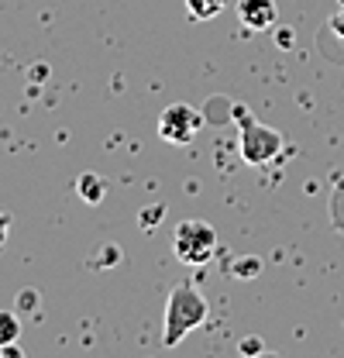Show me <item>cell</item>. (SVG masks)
Masks as SVG:
<instances>
[{
  "label": "cell",
  "mask_w": 344,
  "mask_h": 358,
  "mask_svg": "<svg viewBox=\"0 0 344 358\" xmlns=\"http://www.w3.org/2000/svg\"><path fill=\"white\" fill-rule=\"evenodd\" d=\"M224 7H227V0H186V10H189L196 21H214Z\"/></svg>",
  "instance_id": "8992f818"
},
{
  "label": "cell",
  "mask_w": 344,
  "mask_h": 358,
  "mask_svg": "<svg viewBox=\"0 0 344 358\" xmlns=\"http://www.w3.org/2000/svg\"><path fill=\"white\" fill-rule=\"evenodd\" d=\"M238 17L252 31H268L279 21V7L275 0H238Z\"/></svg>",
  "instance_id": "5b68a950"
},
{
  "label": "cell",
  "mask_w": 344,
  "mask_h": 358,
  "mask_svg": "<svg viewBox=\"0 0 344 358\" xmlns=\"http://www.w3.org/2000/svg\"><path fill=\"white\" fill-rule=\"evenodd\" d=\"M241 352H245V355H255V352H265V345L255 341V338H248V341H241Z\"/></svg>",
  "instance_id": "8fae6325"
},
{
  "label": "cell",
  "mask_w": 344,
  "mask_h": 358,
  "mask_svg": "<svg viewBox=\"0 0 344 358\" xmlns=\"http://www.w3.org/2000/svg\"><path fill=\"white\" fill-rule=\"evenodd\" d=\"M341 193H344V186H341Z\"/></svg>",
  "instance_id": "4fadbf2b"
},
{
  "label": "cell",
  "mask_w": 344,
  "mask_h": 358,
  "mask_svg": "<svg viewBox=\"0 0 344 358\" xmlns=\"http://www.w3.org/2000/svg\"><path fill=\"white\" fill-rule=\"evenodd\" d=\"M200 128H203V117H200V110L189 107V103H169V107L159 114V138L169 141V145L193 141Z\"/></svg>",
  "instance_id": "277c9868"
},
{
  "label": "cell",
  "mask_w": 344,
  "mask_h": 358,
  "mask_svg": "<svg viewBox=\"0 0 344 358\" xmlns=\"http://www.w3.org/2000/svg\"><path fill=\"white\" fill-rule=\"evenodd\" d=\"M210 317V303L207 296L189 286V282H179L172 286L169 293V303H166V320H162V345L166 348H175L189 331H196L203 320Z\"/></svg>",
  "instance_id": "6da1fadb"
},
{
  "label": "cell",
  "mask_w": 344,
  "mask_h": 358,
  "mask_svg": "<svg viewBox=\"0 0 344 358\" xmlns=\"http://www.w3.org/2000/svg\"><path fill=\"white\" fill-rule=\"evenodd\" d=\"M327 35H338V38H344V10H338V14L327 21Z\"/></svg>",
  "instance_id": "30bf717a"
},
{
  "label": "cell",
  "mask_w": 344,
  "mask_h": 358,
  "mask_svg": "<svg viewBox=\"0 0 344 358\" xmlns=\"http://www.w3.org/2000/svg\"><path fill=\"white\" fill-rule=\"evenodd\" d=\"M17 338H21V324H17V317H14L10 310H0V348L17 345Z\"/></svg>",
  "instance_id": "ba28073f"
},
{
  "label": "cell",
  "mask_w": 344,
  "mask_h": 358,
  "mask_svg": "<svg viewBox=\"0 0 344 358\" xmlns=\"http://www.w3.org/2000/svg\"><path fill=\"white\" fill-rule=\"evenodd\" d=\"M255 272H258V259H245V262L234 266V275H238V279H252Z\"/></svg>",
  "instance_id": "9c48e42d"
},
{
  "label": "cell",
  "mask_w": 344,
  "mask_h": 358,
  "mask_svg": "<svg viewBox=\"0 0 344 358\" xmlns=\"http://www.w3.org/2000/svg\"><path fill=\"white\" fill-rule=\"evenodd\" d=\"M172 252L186 266H207L217 255V231L200 217L179 221L172 231Z\"/></svg>",
  "instance_id": "7a4b0ae2"
},
{
  "label": "cell",
  "mask_w": 344,
  "mask_h": 358,
  "mask_svg": "<svg viewBox=\"0 0 344 358\" xmlns=\"http://www.w3.org/2000/svg\"><path fill=\"white\" fill-rule=\"evenodd\" d=\"M282 134L261 121H252V117H241V138H238V152L248 166H268L282 155Z\"/></svg>",
  "instance_id": "3957f363"
},
{
  "label": "cell",
  "mask_w": 344,
  "mask_h": 358,
  "mask_svg": "<svg viewBox=\"0 0 344 358\" xmlns=\"http://www.w3.org/2000/svg\"><path fill=\"white\" fill-rule=\"evenodd\" d=\"M7 234H10V217L0 210V248H3V241H7Z\"/></svg>",
  "instance_id": "7c38bea8"
},
{
  "label": "cell",
  "mask_w": 344,
  "mask_h": 358,
  "mask_svg": "<svg viewBox=\"0 0 344 358\" xmlns=\"http://www.w3.org/2000/svg\"><path fill=\"white\" fill-rule=\"evenodd\" d=\"M103 189H107V182L100 176H93V173L80 176V196H83L86 203H100L103 200Z\"/></svg>",
  "instance_id": "52a82bcc"
}]
</instances>
